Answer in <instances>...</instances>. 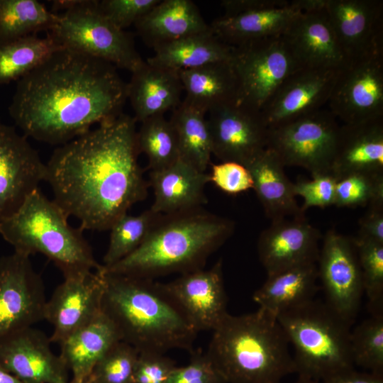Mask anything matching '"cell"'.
<instances>
[{
    "label": "cell",
    "instance_id": "6da1fadb",
    "mask_svg": "<svg viewBox=\"0 0 383 383\" xmlns=\"http://www.w3.org/2000/svg\"><path fill=\"white\" fill-rule=\"evenodd\" d=\"M136 122L122 113L58 146L45 163L53 200L83 231L109 230L148 196Z\"/></svg>",
    "mask_w": 383,
    "mask_h": 383
},
{
    "label": "cell",
    "instance_id": "7a4b0ae2",
    "mask_svg": "<svg viewBox=\"0 0 383 383\" xmlns=\"http://www.w3.org/2000/svg\"><path fill=\"white\" fill-rule=\"evenodd\" d=\"M127 99L116 67L62 48L18 80L9 113L26 137L60 146L118 116Z\"/></svg>",
    "mask_w": 383,
    "mask_h": 383
},
{
    "label": "cell",
    "instance_id": "3957f363",
    "mask_svg": "<svg viewBox=\"0 0 383 383\" xmlns=\"http://www.w3.org/2000/svg\"><path fill=\"white\" fill-rule=\"evenodd\" d=\"M101 270L104 279L101 309L116 326L121 340L139 353L194 350L198 332L162 283L108 273L102 267Z\"/></svg>",
    "mask_w": 383,
    "mask_h": 383
},
{
    "label": "cell",
    "instance_id": "277c9868",
    "mask_svg": "<svg viewBox=\"0 0 383 383\" xmlns=\"http://www.w3.org/2000/svg\"><path fill=\"white\" fill-rule=\"evenodd\" d=\"M233 221L201 208L162 214L131 254L102 270L108 273L153 279L203 269L209 257L233 235Z\"/></svg>",
    "mask_w": 383,
    "mask_h": 383
},
{
    "label": "cell",
    "instance_id": "5b68a950",
    "mask_svg": "<svg viewBox=\"0 0 383 383\" xmlns=\"http://www.w3.org/2000/svg\"><path fill=\"white\" fill-rule=\"evenodd\" d=\"M212 331L206 353L226 383H281L296 373L288 338L277 317L265 310L228 313Z\"/></svg>",
    "mask_w": 383,
    "mask_h": 383
},
{
    "label": "cell",
    "instance_id": "8992f818",
    "mask_svg": "<svg viewBox=\"0 0 383 383\" xmlns=\"http://www.w3.org/2000/svg\"><path fill=\"white\" fill-rule=\"evenodd\" d=\"M68 216L38 188L9 218L0 223V234L14 251L30 256L40 253L63 274L101 267L83 230L68 223Z\"/></svg>",
    "mask_w": 383,
    "mask_h": 383
},
{
    "label": "cell",
    "instance_id": "52a82bcc",
    "mask_svg": "<svg viewBox=\"0 0 383 383\" xmlns=\"http://www.w3.org/2000/svg\"><path fill=\"white\" fill-rule=\"evenodd\" d=\"M294 355L299 377L321 382L354 368L350 352L351 325L325 301L313 299L279 314Z\"/></svg>",
    "mask_w": 383,
    "mask_h": 383
},
{
    "label": "cell",
    "instance_id": "ba28073f",
    "mask_svg": "<svg viewBox=\"0 0 383 383\" xmlns=\"http://www.w3.org/2000/svg\"><path fill=\"white\" fill-rule=\"evenodd\" d=\"M57 13L48 32L62 48L106 61L131 73L145 62L133 35L116 27L101 12L98 1H54Z\"/></svg>",
    "mask_w": 383,
    "mask_h": 383
},
{
    "label": "cell",
    "instance_id": "9c48e42d",
    "mask_svg": "<svg viewBox=\"0 0 383 383\" xmlns=\"http://www.w3.org/2000/svg\"><path fill=\"white\" fill-rule=\"evenodd\" d=\"M340 126L328 109H321L268 128L267 148L284 167H302L311 177L331 174Z\"/></svg>",
    "mask_w": 383,
    "mask_h": 383
},
{
    "label": "cell",
    "instance_id": "30bf717a",
    "mask_svg": "<svg viewBox=\"0 0 383 383\" xmlns=\"http://www.w3.org/2000/svg\"><path fill=\"white\" fill-rule=\"evenodd\" d=\"M238 104L261 111L282 83L301 70L282 35L233 47Z\"/></svg>",
    "mask_w": 383,
    "mask_h": 383
},
{
    "label": "cell",
    "instance_id": "8fae6325",
    "mask_svg": "<svg viewBox=\"0 0 383 383\" xmlns=\"http://www.w3.org/2000/svg\"><path fill=\"white\" fill-rule=\"evenodd\" d=\"M317 267L325 302L353 324L364 293L353 239L335 229L328 230L320 248Z\"/></svg>",
    "mask_w": 383,
    "mask_h": 383
},
{
    "label": "cell",
    "instance_id": "7c38bea8",
    "mask_svg": "<svg viewBox=\"0 0 383 383\" xmlns=\"http://www.w3.org/2000/svg\"><path fill=\"white\" fill-rule=\"evenodd\" d=\"M327 104L345 124L383 118V52L349 60Z\"/></svg>",
    "mask_w": 383,
    "mask_h": 383
},
{
    "label": "cell",
    "instance_id": "4fadbf2b",
    "mask_svg": "<svg viewBox=\"0 0 383 383\" xmlns=\"http://www.w3.org/2000/svg\"><path fill=\"white\" fill-rule=\"evenodd\" d=\"M46 301L30 256L14 251L0 258V338L44 320Z\"/></svg>",
    "mask_w": 383,
    "mask_h": 383
},
{
    "label": "cell",
    "instance_id": "5bb4252c",
    "mask_svg": "<svg viewBox=\"0 0 383 383\" xmlns=\"http://www.w3.org/2000/svg\"><path fill=\"white\" fill-rule=\"evenodd\" d=\"M101 268L63 274V282L45 307L44 320L52 326L51 343L60 344L102 311L104 279Z\"/></svg>",
    "mask_w": 383,
    "mask_h": 383
},
{
    "label": "cell",
    "instance_id": "9a60e30c",
    "mask_svg": "<svg viewBox=\"0 0 383 383\" xmlns=\"http://www.w3.org/2000/svg\"><path fill=\"white\" fill-rule=\"evenodd\" d=\"M27 138L0 121V223L45 180V163Z\"/></svg>",
    "mask_w": 383,
    "mask_h": 383
},
{
    "label": "cell",
    "instance_id": "2e32d148",
    "mask_svg": "<svg viewBox=\"0 0 383 383\" xmlns=\"http://www.w3.org/2000/svg\"><path fill=\"white\" fill-rule=\"evenodd\" d=\"M212 155L245 165L267 148L269 128L261 111L233 103L209 112Z\"/></svg>",
    "mask_w": 383,
    "mask_h": 383
},
{
    "label": "cell",
    "instance_id": "e0dca14e",
    "mask_svg": "<svg viewBox=\"0 0 383 383\" xmlns=\"http://www.w3.org/2000/svg\"><path fill=\"white\" fill-rule=\"evenodd\" d=\"M51 341L33 326L0 338V366L24 383H69V370Z\"/></svg>",
    "mask_w": 383,
    "mask_h": 383
},
{
    "label": "cell",
    "instance_id": "ac0fdd59",
    "mask_svg": "<svg viewBox=\"0 0 383 383\" xmlns=\"http://www.w3.org/2000/svg\"><path fill=\"white\" fill-rule=\"evenodd\" d=\"M162 286L198 333L213 331L228 313L221 259L209 270L182 274Z\"/></svg>",
    "mask_w": 383,
    "mask_h": 383
},
{
    "label": "cell",
    "instance_id": "d6986e66",
    "mask_svg": "<svg viewBox=\"0 0 383 383\" xmlns=\"http://www.w3.org/2000/svg\"><path fill=\"white\" fill-rule=\"evenodd\" d=\"M324 9L348 60L383 52V1L326 0Z\"/></svg>",
    "mask_w": 383,
    "mask_h": 383
},
{
    "label": "cell",
    "instance_id": "ffe728a7",
    "mask_svg": "<svg viewBox=\"0 0 383 383\" xmlns=\"http://www.w3.org/2000/svg\"><path fill=\"white\" fill-rule=\"evenodd\" d=\"M321 232L305 216L272 221L257 240L259 260L267 274L308 263H317Z\"/></svg>",
    "mask_w": 383,
    "mask_h": 383
},
{
    "label": "cell",
    "instance_id": "44dd1931",
    "mask_svg": "<svg viewBox=\"0 0 383 383\" xmlns=\"http://www.w3.org/2000/svg\"><path fill=\"white\" fill-rule=\"evenodd\" d=\"M340 70L301 69L290 75L261 110L267 127L323 109Z\"/></svg>",
    "mask_w": 383,
    "mask_h": 383
},
{
    "label": "cell",
    "instance_id": "7402d4cb",
    "mask_svg": "<svg viewBox=\"0 0 383 383\" xmlns=\"http://www.w3.org/2000/svg\"><path fill=\"white\" fill-rule=\"evenodd\" d=\"M282 37L301 69L340 70L349 62L324 7L300 12Z\"/></svg>",
    "mask_w": 383,
    "mask_h": 383
},
{
    "label": "cell",
    "instance_id": "603a6c76",
    "mask_svg": "<svg viewBox=\"0 0 383 383\" xmlns=\"http://www.w3.org/2000/svg\"><path fill=\"white\" fill-rule=\"evenodd\" d=\"M154 193L150 209L169 214L202 207L207 203L205 187L209 174L179 158L172 165L151 170L148 181Z\"/></svg>",
    "mask_w": 383,
    "mask_h": 383
},
{
    "label": "cell",
    "instance_id": "cb8c5ba5",
    "mask_svg": "<svg viewBox=\"0 0 383 383\" xmlns=\"http://www.w3.org/2000/svg\"><path fill=\"white\" fill-rule=\"evenodd\" d=\"M383 172V118L340 126L331 174Z\"/></svg>",
    "mask_w": 383,
    "mask_h": 383
},
{
    "label": "cell",
    "instance_id": "d4e9b609",
    "mask_svg": "<svg viewBox=\"0 0 383 383\" xmlns=\"http://www.w3.org/2000/svg\"><path fill=\"white\" fill-rule=\"evenodd\" d=\"M184 91L179 71L152 65L146 61L128 82V99L138 122L165 115L182 103Z\"/></svg>",
    "mask_w": 383,
    "mask_h": 383
},
{
    "label": "cell",
    "instance_id": "484cf974",
    "mask_svg": "<svg viewBox=\"0 0 383 383\" xmlns=\"http://www.w3.org/2000/svg\"><path fill=\"white\" fill-rule=\"evenodd\" d=\"M245 166L251 174L252 189L272 221L305 216L296 202L294 183L272 150L266 148Z\"/></svg>",
    "mask_w": 383,
    "mask_h": 383
},
{
    "label": "cell",
    "instance_id": "4316f807",
    "mask_svg": "<svg viewBox=\"0 0 383 383\" xmlns=\"http://www.w3.org/2000/svg\"><path fill=\"white\" fill-rule=\"evenodd\" d=\"M134 26L145 44L152 49L210 30L197 6L191 0H160Z\"/></svg>",
    "mask_w": 383,
    "mask_h": 383
},
{
    "label": "cell",
    "instance_id": "83f0119b",
    "mask_svg": "<svg viewBox=\"0 0 383 383\" xmlns=\"http://www.w3.org/2000/svg\"><path fill=\"white\" fill-rule=\"evenodd\" d=\"M120 340L116 326L101 311L60 343V355L71 371L72 379L84 382L98 361Z\"/></svg>",
    "mask_w": 383,
    "mask_h": 383
},
{
    "label": "cell",
    "instance_id": "f1b7e54d",
    "mask_svg": "<svg viewBox=\"0 0 383 383\" xmlns=\"http://www.w3.org/2000/svg\"><path fill=\"white\" fill-rule=\"evenodd\" d=\"M318 279L317 263L295 266L267 275L252 299L260 309L277 317L314 299L320 288Z\"/></svg>",
    "mask_w": 383,
    "mask_h": 383
},
{
    "label": "cell",
    "instance_id": "f546056e",
    "mask_svg": "<svg viewBox=\"0 0 383 383\" xmlns=\"http://www.w3.org/2000/svg\"><path fill=\"white\" fill-rule=\"evenodd\" d=\"M289 4L232 16H221L209 25L213 33L232 47L251 41L282 35L300 13Z\"/></svg>",
    "mask_w": 383,
    "mask_h": 383
},
{
    "label": "cell",
    "instance_id": "4dcf8cb0",
    "mask_svg": "<svg viewBox=\"0 0 383 383\" xmlns=\"http://www.w3.org/2000/svg\"><path fill=\"white\" fill-rule=\"evenodd\" d=\"M184 101L206 113L238 102V86L231 61L209 63L179 71Z\"/></svg>",
    "mask_w": 383,
    "mask_h": 383
},
{
    "label": "cell",
    "instance_id": "1f68e13d",
    "mask_svg": "<svg viewBox=\"0 0 383 383\" xmlns=\"http://www.w3.org/2000/svg\"><path fill=\"white\" fill-rule=\"evenodd\" d=\"M145 61L154 66L176 71L209 63L231 61L233 47L216 37L211 30L160 45Z\"/></svg>",
    "mask_w": 383,
    "mask_h": 383
},
{
    "label": "cell",
    "instance_id": "d6a6232c",
    "mask_svg": "<svg viewBox=\"0 0 383 383\" xmlns=\"http://www.w3.org/2000/svg\"><path fill=\"white\" fill-rule=\"evenodd\" d=\"M206 113L184 99L172 111L171 122L177 138L180 158L201 172L211 164L210 132Z\"/></svg>",
    "mask_w": 383,
    "mask_h": 383
},
{
    "label": "cell",
    "instance_id": "836d02e7",
    "mask_svg": "<svg viewBox=\"0 0 383 383\" xmlns=\"http://www.w3.org/2000/svg\"><path fill=\"white\" fill-rule=\"evenodd\" d=\"M62 48L47 33L25 36L0 47V84L19 80Z\"/></svg>",
    "mask_w": 383,
    "mask_h": 383
},
{
    "label": "cell",
    "instance_id": "e575fe53",
    "mask_svg": "<svg viewBox=\"0 0 383 383\" xmlns=\"http://www.w3.org/2000/svg\"><path fill=\"white\" fill-rule=\"evenodd\" d=\"M57 18L36 0H0V47L18 38L48 32Z\"/></svg>",
    "mask_w": 383,
    "mask_h": 383
},
{
    "label": "cell",
    "instance_id": "d590c367",
    "mask_svg": "<svg viewBox=\"0 0 383 383\" xmlns=\"http://www.w3.org/2000/svg\"><path fill=\"white\" fill-rule=\"evenodd\" d=\"M137 131V142L140 152L148 160L151 170L167 167L180 158L174 129L164 115L149 117L142 121Z\"/></svg>",
    "mask_w": 383,
    "mask_h": 383
},
{
    "label": "cell",
    "instance_id": "8d00e7d4",
    "mask_svg": "<svg viewBox=\"0 0 383 383\" xmlns=\"http://www.w3.org/2000/svg\"><path fill=\"white\" fill-rule=\"evenodd\" d=\"M161 216L150 208L135 216L127 213L117 219L109 229V243L102 265L111 266L134 252Z\"/></svg>",
    "mask_w": 383,
    "mask_h": 383
},
{
    "label": "cell",
    "instance_id": "74e56055",
    "mask_svg": "<svg viewBox=\"0 0 383 383\" xmlns=\"http://www.w3.org/2000/svg\"><path fill=\"white\" fill-rule=\"evenodd\" d=\"M354 365L383 374V313L372 314L350 332Z\"/></svg>",
    "mask_w": 383,
    "mask_h": 383
},
{
    "label": "cell",
    "instance_id": "f35d334b",
    "mask_svg": "<svg viewBox=\"0 0 383 383\" xmlns=\"http://www.w3.org/2000/svg\"><path fill=\"white\" fill-rule=\"evenodd\" d=\"M383 203V172H354L337 181L334 206H369Z\"/></svg>",
    "mask_w": 383,
    "mask_h": 383
},
{
    "label": "cell",
    "instance_id": "ab89813d",
    "mask_svg": "<svg viewBox=\"0 0 383 383\" xmlns=\"http://www.w3.org/2000/svg\"><path fill=\"white\" fill-rule=\"evenodd\" d=\"M353 239L371 313H383V244Z\"/></svg>",
    "mask_w": 383,
    "mask_h": 383
},
{
    "label": "cell",
    "instance_id": "60d3db41",
    "mask_svg": "<svg viewBox=\"0 0 383 383\" xmlns=\"http://www.w3.org/2000/svg\"><path fill=\"white\" fill-rule=\"evenodd\" d=\"M138 351L120 340L94 366L89 378L99 383H133Z\"/></svg>",
    "mask_w": 383,
    "mask_h": 383
},
{
    "label": "cell",
    "instance_id": "b9f144b4",
    "mask_svg": "<svg viewBox=\"0 0 383 383\" xmlns=\"http://www.w3.org/2000/svg\"><path fill=\"white\" fill-rule=\"evenodd\" d=\"M311 177V180L299 179L294 183L295 196L304 199L301 206L304 213L310 207L324 209L335 204L337 179L331 174Z\"/></svg>",
    "mask_w": 383,
    "mask_h": 383
},
{
    "label": "cell",
    "instance_id": "7bdbcfd3",
    "mask_svg": "<svg viewBox=\"0 0 383 383\" xmlns=\"http://www.w3.org/2000/svg\"><path fill=\"white\" fill-rule=\"evenodd\" d=\"M209 182L221 191L235 195L253 189V181L248 169L235 162H221L211 164Z\"/></svg>",
    "mask_w": 383,
    "mask_h": 383
},
{
    "label": "cell",
    "instance_id": "ee69618b",
    "mask_svg": "<svg viewBox=\"0 0 383 383\" xmlns=\"http://www.w3.org/2000/svg\"><path fill=\"white\" fill-rule=\"evenodd\" d=\"M191 353L189 363L176 367L167 383H226L206 353L193 350Z\"/></svg>",
    "mask_w": 383,
    "mask_h": 383
},
{
    "label": "cell",
    "instance_id": "f6af8a7d",
    "mask_svg": "<svg viewBox=\"0 0 383 383\" xmlns=\"http://www.w3.org/2000/svg\"><path fill=\"white\" fill-rule=\"evenodd\" d=\"M160 0H102L99 6L104 16L121 30L134 25Z\"/></svg>",
    "mask_w": 383,
    "mask_h": 383
},
{
    "label": "cell",
    "instance_id": "bcb514c9",
    "mask_svg": "<svg viewBox=\"0 0 383 383\" xmlns=\"http://www.w3.org/2000/svg\"><path fill=\"white\" fill-rule=\"evenodd\" d=\"M176 363L164 354L140 353L135 367L133 383H167Z\"/></svg>",
    "mask_w": 383,
    "mask_h": 383
},
{
    "label": "cell",
    "instance_id": "7dc6e473",
    "mask_svg": "<svg viewBox=\"0 0 383 383\" xmlns=\"http://www.w3.org/2000/svg\"><path fill=\"white\" fill-rule=\"evenodd\" d=\"M355 238L383 244V203L367 206L359 220V231Z\"/></svg>",
    "mask_w": 383,
    "mask_h": 383
},
{
    "label": "cell",
    "instance_id": "c3c4849f",
    "mask_svg": "<svg viewBox=\"0 0 383 383\" xmlns=\"http://www.w3.org/2000/svg\"><path fill=\"white\" fill-rule=\"evenodd\" d=\"M289 4V1L286 0H223L221 2L225 11L224 16L270 7L284 6Z\"/></svg>",
    "mask_w": 383,
    "mask_h": 383
},
{
    "label": "cell",
    "instance_id": "681fc988",
    "mask_svg": "<svg viewBox=\"0 0 383 383\" xmlns=\"http://www.w3.org/2000/svg\"><path fill=\"white\" fill-rule=\"evenodd\" d=\"M320 383H383V374L348 369L332 375Z\"/></svg>",
    "mask_w": 383,
    "mask_h": 383
},
{
    "label": "cell",
    "instance_id": "f907efd6",
    "mask_svg": "<svg viewBox=\"0 0 383 383\" xmlns=\"http://www.w3.org/2000/svg\"><path fill=\"white\" fill-rule=\"evenodd\" d=\"M0 383H24L0 366Z\"/></svg>",
    "mask_w": 383,
    "mask_h": 383
},
{
    "label": "cell",
    "instance_id": "816d5d0a",
    "mask_svg": "<svg viewBox=\"0 0 383 383\" xmlns=\"http://www.w3.org/2000/svg\"><path fill=\"white\" fill-rule=\"evenodd\" d=\"M294 383H320V382L316 380L306 378V377L298 376V379Z\"/></svg>",
    "mask_w": 383,
    "mask_h": 383
},
{
    "label": "cell",
    "instance_id": "f5cc1de1",
    "mask_svg": "<svg viewBox=\"0 0 383 383\" xmlns=\"http://www.w3.org/2000/svg\"><path fill=\"white\" fill-rule=\"evenodd\" d=\"M84 383H99L94 379H91V378H88Z\"/></svg>",
    "mask_w": 383,
    "mask_h": 383
},
{
    "label": "cell",
    "instance_id": "db71d44e",
    "mask_svg": "<svg viewBox=\"0 0 383 383\" xmlns=\"http://www.w3.org/2000/svg\"><path fill=\"white\" fill-rule=\"evenodd\" d=\"M69 383H84L83 382L75 380L74 379H72L70 380Z\"/></svg>",
    "mask_w": 383,
    "mask_h": 383
}]
</instances>
